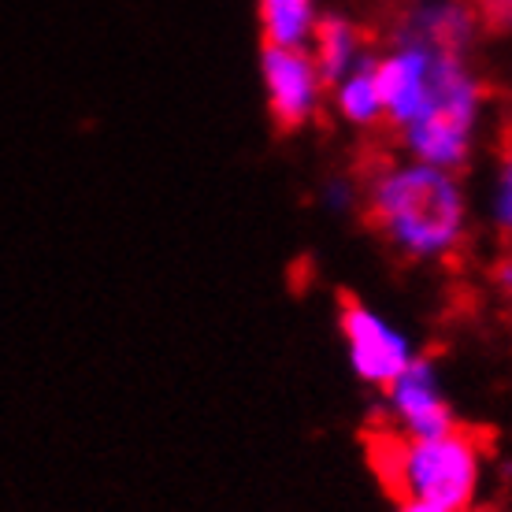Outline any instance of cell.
<instances>
[{"label": "cell", "instance_id": "1", "mask_svg": "<svg viewBox=\"0 0 512 512\" xmlns=\"http://www.w3.org/2000/svg\"><path fill=\"white\" fill-rule=\"evenodd\" d=\"M386 123L409 160L461 171L479 145L487 119V90L472 56L442 52L416 41H390L375 56Z\"/></svg>", "mask_w": 512, "mask_h": 512}, {"label": "cell", "instance_id": "2", "mask_svg": "<svg viewBox=\"0 0 512 512\" xmlns=\"http://www.w3.org/2000/svg\"><path fill=\"white\" fill-rule=\"evenodd\" d=\"M364 212L375 231L416 264H438L453 256L468 238V193L457 171L420 160H383L364 190Z\"/></svg>", "mask_w": 512, "mask_h": 512}, {"label": "cell", "instance_id": "3", "mask_svg": "<svg viewBox=\"0 0 512 512\" xmlns=\"http://www.w3.org/2000/svg\"><path fill=\"white\" fill-rule=\"evenodd\" d=\"M379 475L397 501H427L446 512H472L483 490V449L453 427L431 438H397L383 431L375 442Z\"/></svg>", "mask_w": 512, "mask_h": 512}, {"label": "cell", "instance_id": "4", "mask_svg": "<svg viewBox=\"0 0 512 512\" xmlns=\"http://www.w3.org/2000/svg\"><path fill=\"white\" fill-rule=\"evenodd\" d=\"M342 342L349 353V368L360 383L383 390L397 375L416 360L412 338L383 312L368 308L364 301H346L342 305Z\"/></svg>", "mask_w": 512, "mask_h": 512}, {"label": "cell", "instance_id": "5", "mask_svg": "<svg viewBox=\"0 0 512 512\" xmlns=\"http://www.w3.org/2000/svg\"><path fill=\"white\" fill-rule=\"evenodd\" d=\"M383 390V412L386 423H390V435L431 438L457 427V412L449 405L442 372H438V364L431 357L416 353L409 368Z\"/></svg>", "mask_w": 512, "mask_h": 512}, {"label": "cell", "instance_id": "6", "mask_svg": "<svg viewBox=\"0 0 512 512\" xmlns=\"http://www.w3.org/2000/svg\"><path fill=\"white\" fill-rule=\"evenodd\" d=\"M260 78H264L268 112L282 130H301L320 116L327 82H323L320 67L312 64L308 49L264 45V52H260Z\"/></svg>", "mask_w": 512, "mask_h": 512}, {"label": "cell", "instance_id": "7", "mask_svg": "<svg viewBox=\"0 0 512 512\" xmlns=\"http://www.w3.org/2000/svg\"><path fill=\"white\" fill-rule=\"evenodd\" d=\"M479 34V12L472 0H412L409 12L397 19L390 41H416L442 52L472 56Z\"/></svg>", "mask_w": 512, "mask_h": 512}, {"label": "cell", "instance_id": "8", "mask_svg": "<svg viewBox=\"0 0 512 512\" xmlns=\"http://www.w3.org/2000/svg\"><path fill=\"white\" fill-rule=\"evenodd\" d=\"M331 104L338 119L353 130H375L386 123L383 93H379V78H375V52H368L360 64H353L346 75L327 86Z\"/></svg>", "mask_w": 512, "mask_h": 512}, {"label": "cell", "instance_id": "9", "mask_svg": "<svg viewBox=\"0 0 512 512\" xmlns=\"http://www.w3.org/2000/svg\"><path fill=\"white\" fill-rule=\"evenodd\" d=\"M305 49H308V56H312V64L320 67V75L327 86L338 82L349 67L360 64V60L368 56L364 34H360L357 23L346 19V15H320V23H316Z\"/></svg>", "mask_w": 512, "mask_h": 512}, {"label": "cell", "instance_id": "10", "mask_svg": "<svg viewBox=\"0 0 512 512\" xmlns=\"http://www.w3.org/2000/svg\"><path fill=\"white\" fill-rule=\"evenodd\" d=\"M256 12H260L264 41L282 49H305L320 23L316 0H256Z\"/></svg>", "mask_w": 512, "mask_h": 512}, {"label": "cell", "instance_id": "11", "mask_svg": "<svg viewBox=\"0 0 512 512\" xmlns=\"http://www.w3.org/2000/svg\"><path fill=\"white\" fill-rule=\"evenodd\" d=\"M487 216L494 223V231L505 234L512 242V141L505 145V153L498 160V171L490 179L487 193Z\"/></svg>", "mask_w": 512, "mask_h": 512}, {"label": "cell", "instance_id": "12", "mask_svg": "<svg viewBox=\"0 0 512 512\" xmlns=\"http://www.w3.org/2000/svg\"><path fill=\"white\" fill-rule=\"evenodd\" d=\"M357 201H360V186L353 179H331L323 186V205L331 208V212H338V216L353 212Z\"/></svg>", "mask_w": 512, "mask_h": 512}, {"label": "cell", "instance_id": "13", "mask_svg": "<svg viewBox=\"0 0 512 512\" xmlns=\"http://www.w3.org/2000/svg\"><path fill=\"white\" fill-rule=\"evenodd\" d=\"M479 23L494 26V30H512V0H472Z\"/></svg>", "mask_w": 512, "mask_h": 512}, {"label": "cell", "instance_id": "14", "mask_svg": "<svg viewBox=\"0 0 512 512\" xmlns=\"http://www.w3.org/2000/svg\"><path fill=\"white\" fill-rule=\"evenodd\" d=\"M397 512H446V509L427 505V501H397Z\"/></svg>", "mask_w": 512, "mask_h": 512}, {"label": "cell", "instance_id": "15", "mask_svg": "<svg viewBox=\"0 0 512 512\" xmlns=\"http://www.w3.org/2000/svg\"><path fill=\"white\" fill-rule=\"evenodd\" d=\"M409 4H412V0H409Z\"/></svg>", "mask_w": 512, "mask_h": 512}]
</instances>
